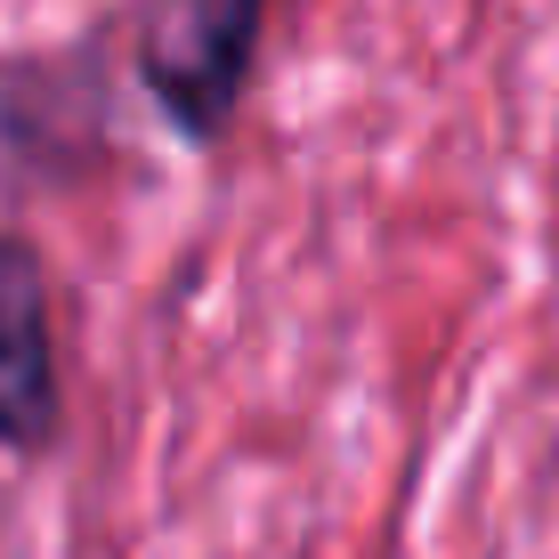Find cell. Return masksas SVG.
<instances>
[{
  "mask_svg": "<svg viewBox=\"0 0 559 559\" xmlns=\"http://www.w3.org/2000/svg\"><path fill=\"white\" fill-rule=\"evenodd\" d=\"M260 16L267 0H163V16L146 25L139 73L187 139L227 130L243 73H252V49H260Z\"/></svg>",
  "mask_w": 559,
  "mask_h": 559,
  "instance_id": "6da1fadb",
  "label": "cell"
},
{
  "mask_svg": "<svg viewBox=\"0 0 559 559\" xmlns=\"http://www.w3.org/2000/svg\"><path fill=\"white\" fill-rule=\"evenodd\" d=\"M57 421V357L41 284L0 260V447H41Z\"/></svg>",
  "mask_w": 559,
  "mask_h": 559,
  "instance_id": "7a4b0ae2",
  "label": "cell"
}]
</instances>
